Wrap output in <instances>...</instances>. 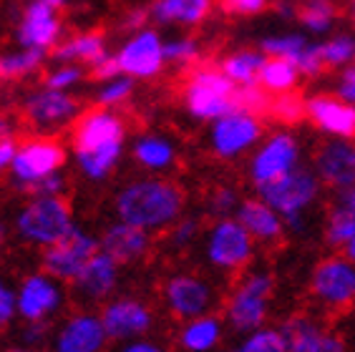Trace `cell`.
<instances>
[{"label":"cell","instance_id":"bcb514c9","mask_svg":"<svg viewBox=\"0 0 355 352\" xmlns=\"http://www.w3.org/2000/svg\"><path fill=\"white\" fill-rule=\"evenodd\" d=\"M18 143H21V139H18L13 118H8V116L0 114V174L13 164Z\"/></svg>","mask_w":355,"mask_h":352},{"label":"cell","instance_id":"ffe728a7","mask_svg":"<svg viewBox=\"0 0 355 352\" xmlns=\"http://www.w3.org/2000/svg\"><path fill=\"white\" fill-rule=\"evenodd\" d=\"M151 26H177L184 30L205 26L214 13V0H149Z\"/></svg>","mask_w":355,"mask_h":352},{"label":"cell","instance_id":"60d3db41","mask_svg":"<svg viewBox=\"0 0 355 352\" xmlns=\"http://www.w3.org/2000/svg\"><path fill=\"white\" fill-rule=\"evenodd\" d=\"M86 68L81 63H58L43 76V86L46 88H53V91H71L73 86L86 78Z\"/></svg>","mask_w":355,"mask_h":352},{"label":"cell","instance_id":"d4e9b609","mask_svg":"<svg viewBox=\"0 0 355 352\" xmlns=\"http://www.w3.org/2000/svg\"><path fill=\"white\" fill-rule=\"evenodd\" d=\"M109 53V38L103 30H78L73 35H63V41L51 51L55 63H81L94 66L98 58Z\"/></svg>","mask_w":355,"mask_h":352},{"label":"cell","instance_id":"836d02e7","mask_svg":"<svg viewBox=\"0 0 355 352\" xmlns=\"http://www.w3.org/2000/svg\"><path fill=\"white\" fill-rule=\"evenodd\" d=\"M121 149H123V141L106 143V146H98V149L76 154L78 156V166H81V171L89 179H106L114 171V166L119 164V159H121Z\"/></svg>","mask_w":355,"mask_h":352},{"label":"cell","instance_id":"b9f144b4","mask_svg":"<svg viewBox=\"0 0 355 352\" xmlns=\"http://www.w3.org/2000/svg\"><path fill=\"white\" fill-rule=\"evenodd\" d=\"M270 98L260 83H250V86H237V98H234V111H247L252 116H267L270 111Z\"/></svg>","mask_w":355,"mask_h":352},{"label":"cell","instance_id":"484cf974","mask_svg":"<svg viewBox=\"0 0 355 352\" xmlns=\"http://www.w3.org/2000/svg\"><path fill=\"white\" fill-rule=\"evenodd\" d=\"M239 224L247 229V234L262 244H280L285 237V227L277 211L265 204L262 199H245L239 204Z\"/></svg>","mask_w":355,"mask_h":352},{"label":"cell","instance_id":"ba28073f","mask_svg":"<svg viewBox=\"0 0 355 352\" xmlns=\"http://www.w3.org/2000/svg\"><path fill=\"white\" fill-rule=\"evenodd\" d=\"M21 111L23 121L31 129L51 134V131H58L76 121V116L81 114V101L71 91H53V88L43 86L41 91L26 96Z\"/></svg>","mask_w":355,"mask_h":352},{"label":"cell","instance_id":"91938a15","mask_svg":"<svg viewBox=\"0 0 355 352\" xmlns=\"http://www.w3.org/2000/svg\"><path fill=\"white\" fill-rule=\"evenodd\" d=\"M343 15L350 21V26L355 28V0H345V8H343Z\"/></svg>","mask_w":355,"mask_h":352},{"label":"cell","instance_id":"1f68e13d","mask_svg":"<svg viewBox=\"0 0 355 352\" xmlns=\"http://www.w3.org/2000/svg\"><path fill=\"white\" fill-rule=\"evenodd\" d=\"M219 335H222V325L214 315H202V317H194L187 322V327L179 335V342L184 350L191 352H205L209 347H214L219 342Z\"/></svg>","mask_w":355,"mask_h":352},{"label":"cell","instance_id":"ac0fdd59","mask_svg":"<svg viewBox=\"0 0 355 352\" xmlns=\"http://www.w3.org/2000/svg\"><path fill=\"white\" fill-rule=\"evenodd\" d=\"M297 164V141L287 131H277L262 143V149L252 159L254 184H272L295 169Z\"/></svg>","mask_w":355,"mask_h":352},{"label":"cell","instance_id":"7c38bea8","mask_svg":"<svg viewBox=\"0 0 355 352\" xmlns=\"http://www.w3.org/2000/svg\"><path fill=\"white\" fill-rule=\"evenodd\" d=\"M126 139V121L123 116L106 106H94L81 111L71 123V146L76 154L98 149L106 143H119Z\"/></svg>","mask_w":355,"mask_h":352},{"label":"cell","instance_id":"7bdbcfd3","mask_svg":"<svg viewBox=\"0 0 355 352\" xmlns=\"http://www.w3.org/2000/svg\"><path fill=\"white\" fill-rule=\"evenodd\" d=\"M199 231H202V222H199V219L179 217L171 227H166V244H169L174 252L187 249V247L199 237Z\"/></svg>","mask_w":355,"mask_h":352},{"label":"cell","instance_id":"e0dca14e","mask_svg":"<svg viewBox=\"0 0 355 352\" xmlns=\"http://www.w3.org/2000/svg\"><path fill=\"white\" fill-rule=\"evenodd\" d=\"M305 118L335 139L355 141V106L343 101L338 94H315L305 98Z\"/></svg>","mask_w":355,"mask_h":352},{"label":"cell","instance_id":"f35d334b","mask_svg":"<svg viewBox=\"0 0 355 352\" xmlns=\"http://www.w3.org/2000/svg\"><path fill=\"white\" fill-rule=\"evenodd\" d=\"M134 78L129 76H116V78H111V81H103L96 91V106H106V109H119L123 103L129 101L131 96H134Z\"/></svg>","mask_w":355,"mask_h":352},{"label":"cell","instance_id":"8d00e7d4","mask_svg":"<svg viewBox=\"0 0 355 352\" xmlns=\"http://www.w3.org/2000/svg\"><path fill=\"white\" fill-rule=\"evenodd\" d=\"M267 116L285 123V126H295V123H300L305 118V98L297 91H285V94L272 96Z\"/></svg>","mask_w":355,"mask_h":352},{"label":"cell","instance_id":"5bb4252c","mask_svg":"<svg viewBox=\"0 0 355 352\" xmlns=\"http://www.w3.org/2000/svg\"><path fill=\"white\" fill-rule=\"evenodd\" d=\"M315 174L330 189L340 191L355 184V141L353 139H322L313 154Z\"/></svg>","mask_w":355,"mask_h":352},{"label":"cell","instance_id":"6f0895ef","mask_svg":"<svg viewBox=\"0 0 355 352\" xmlns=\"http://www.w3.org/2000/svg\"><path fill=\"white\" fill-rule=\"evenodd\" d=\"M333 206H338V209H345L348 214H353V217H355V184H353V186H348V189L338 191V197H335Z\"/></svg>","mask_w":355,"mask_h":352},{"label":"cell","instance_id":"f6af8a7d","mask_svg":"<svg viewBox=\"0 0 355 352\" xmlns=\"http://www.w3.org/2000/svg\"><path fill=\"white\" fill-rule=\"evenodd\" d=\"M245 352H287V340L282 330H254L242 345Z\"/></svg>","mask_w":355,"mask_h":352},{"label":"cell","instance_id":"603a6c76","mask_svg":"<svg viewBox=\"0 0 355 352\" xmlns=\"http://www.w3.org/2000/svg\"><path fill=\"white\" fill-rule=\"evenodd\" d=\"M106 330H103L101 317L81 312L61 327L55 337V352H103L106 347Z\"/></svg>","mask_w":355,"mask_h":352},{"label":"cell","instance_id":"9a60e30c","mask_svg":"<svg viewBox=\"0 0 355 352\" xmlns=\"http://www.w3.org/2000/svg\"><path fill=\"white\" fill-rule=\"evenodd\" d=\"M262 139L260 116L247 111H230L219 116L212 126V149L219 159H232Z\"/></svg>","mask_w":355,"mask_h":352},{"label":"cell","instance_id":"9f6ffc18","mask_svg":"<svg viewBox=\"0 0 355 352\" xmlns=\"http://www.w3.org/2000/svg\"><path fill=\"white\" fill-rule=\"evenodd\" d=\"M46 332H48L46 319H28V327L23 330V340H26L28 345H33V342L46 340Z\"/></svg>","mask_w":355,"mask_h":352},{"label":"cell","instance_id":"003e7915","mask_svg":"<svg viewBox=\"0 0 355 352\" xmlns=\"http://www.w3.org/2000/svg\"><path fill=\"white\" fill-rule=\"evenodd\" d=\"M23 3H28V0H23Z\"/></svg>","mask_w":355,"mask_h":352},{"label":"cell","instance_id":"d6986e66","mask_svg":"<svg viewBox=\"0 0 355 352\" xmlns=\"http://www.w3.org/2000/svg\"><path fill=\"white\" fill-rule=\"evenodd\" d=\"M287 340V352H345V340L328 332L313 317L295 315L280 327Z\"/></svg>","mask_w":355,"mask_h":352},{"label":"cell","instance_id":"f546056e","mask_svg":"<svg viewBox=\"0 0 355 352\" xmlns=\"http://www.w3.org/2000/svg\"><path fill=\"white\" fill-rule=\"evenodd\" d=\"M46 53L33 51V48H10L0 51V83H18L31 76L41 73Z\"/></svg>","mask_w":355,"mask_h":352},{"label":"cell","instance_id":"e7e4bbea","mask_svg":"<svg viewBox=\"0 0 355 352\" xmlns=\"http://www.w3.org/2000/svg\"><path fill=\"white\" fill-rule=\"evenodd\" d=\"M6 352H35V350H26V347H13V350H6Z\"/></svg>","mask_w":355,"mask_h":352},{"label":"cell","instance_id":"5b68a950","mask_svg":"<svg viewBox=\"0 0 355 352\" xmlns=\"http://www.w3.org/2000/svg\"><path fill=\"white\" fill-rule=\"evenodd\" d=\"M63 33H66V23L61 10L46 0H28L15 15L13 38L21 48L51 53L63 41Z\"/></svg>","mask_w":355,"mask_h":352},{"label":"cell","instance_id":"9c48e42d","mask_svg":"<svg viewBox=\"0 0 355 352\" xmlns=\"http://www.w3.org/2000/svg\"><path fill=\"white\" fill-rule=\"evenodd\" d=\"M320 191V179L310 169H293L272 184H260L257 194L265 204H270L282 217H295L308 209Z\"/></svg>","mask_w":355,"mask_h":352},{"label":"cell","instance_id":"03108f58","mask_svg":"<svg viewBox=\"0 0 355 352\" xmlns=\"http://www.w3.org/2000/svg\"><path fill=\"white\" fill-rule=\"evenodd\" d=\"M230 352H245V350H230Z\"/></svg>","mask_w":355,"mask_h":352},{"label":"cell","instance_id":"6da1fadb","mask_svg":"<svg viewBox=\"0 0 355 352\" xmlns=\"http://www.w3.org/2000/svg\"><path fill=\"white\" fill-rule=\"evenodd\" d=\"M187 191L169 179H141L123 186L116 197V214L121 222L146 231L166 229L184 211Z\"/></svg>","mask_w":355,"mask_h":352},{"label":"cell","instance_id":"ab89813d","mask_svg":"<svg viewBox=\"0 0 355 352\" xmlns=\"http://www.w3.org/2000/svg\"><path fill=\"white\" fill-rule=\"evenodd\" d=\"M353 237H355V217L348 214L345 209L330 206L328 227H325V242L330 247H335V249H343Z\"/></svg>","mask_w":355,"mask_h":352},{"label":"cell","instance_id":"8992f818","mask_svg":"<svg viewBox=\"0 0 355 352\" xmlns=\"http://www.w3.org/2000/svg\"><path fill=\"white\" fill-rule=\"evenodd\" d=\"M272 292L275 279L267 272H254L239 279L227 299V317L234 330H257L267 317V305H270Z\"/></svg>","mask_w":355,"mask_h":352},{"label":"cell","instance_id":"f907efd6","mask_svg":"<svg viewBox=\"0 0 355 352\" xmlns=\"http://www.w3.org/2000/svg\"><path fill=\"white\" fill-rule=\"evenodd\" d=\"M146 26H151L149 8L146 6H129L119 18V28L123 33H137V30H141Z\"/></svg>","mask_w":355,"mask_h":352},{"label":"cell","instance_id":"4dcf8cb0","mask_svg":"<svg viewBox=\"0 0 355 352\" xmlns=\"http://www.w3.org/2000/svg\"><path fill=\"white\" fill-rule=\"evenodd\" d=\"M257 83H260L270 96L285 94V91H295L297 83H300V71H297V66H295L293 61H287V58L267 55V61H265V66H262Z\"/></svg>","mask_w":355,"mask_h":352},{"label":"cell","instance_id":"ee69618b","mask_svg":"<svg viewBox=\"0 0 355 352\" xmlns=\"http://www.w3.org/2000/svg\"><path fill=\"white\" fill-rule=\"evenodd\" d=\"M214 6L230 18H257L270 10L272 0H214Z\"/></svg>","mask_w":355,"mask_h":352},{"label":"cell","instance_id":"52a82bcc","mask_svg":"<svg viewBox=\"0 0 355 352\" xmlns=\"http://www.w3.org/2000/svg\"><path fill=\"white\" fill-rule=\"evenodd\" d=\"M123 76L134 81H151L162 76L166 68L164 61V38L157 28H141L137 33H129V38L114 51Z\"/></svg>","mask_w":355,"mask_h":352},{"label":"cell","instance_id":"3957f363","mask_svg":"<svg viewBox=\"0 0 355 352\" xmlns=\"http://www.w3.org/2000/svg\"><path fill=\"white\" fill-rule=\"evenodd\" d=\"M15 229L26 242L51 247L73 229V209L66 194L61 197H41L23 206L15 219Z\"/></svg>","mask_w":355,"mask_h":352},{"label":"cell","instance_id":"e575fe53","mask_svg":"<svg viewBox=\"0 0 355 352\" xmlns=\"http://www.w3.org/2000/svg\"><path fill=\"white\" fill-rule=\"evenodd\" d=\"M134 159L146 169H166L174 164V149L162 136H144L134 143Z\"/></svg>","mask_w":355,"mask_h":352},{"label":"cell","instance_id":"d590c367","mask_svg":"<svg viewBox=\"0 0 355 352\" xmlns=\"http://www.w3.org/2000/svg\"><path fill=\"white\" fill-rule=\"evenodd\" d=\"M164 61L174 68H191L202 63V43L194 35H177L164 41Z\"/></svg>","mask_w":355,"mask_h":352},{"label":"cell","instance_id":"4fadbf2b","mask_svg":"<svg viewBox=\"0 0 355 352\" xmlns=\"http://www.w3.org/2000/svg\"><path fill=\"white\" fill-rule=\"evenodd\" d=\"M98 249H101V244L96 242L91 234L78 231L73 227L63 239L46 247L41 259L43 272L48 277L61 279V282H73L76 274L83 270V264L89 262Z\"/></svg>","mask_w":355,"mask_h":352},{"label":"cell","instance_id":"c3c4849f","mask_svg":"<svg viewBox=\"0 0 355 352\" xmlns=\"http://www.w3.org/2000/svg\"><path fill=\"white\" fill-rule=\"evenodd\" d=\"M234 206H237V191L230 186H214L207 197V211L214 219L227 217L230 211H234Z\"/></svg>","mask_w":355,"mask_h":352},{"label":"cell","instance_id":"681fc988","mask_svg":"<svg viewBox=\"0 0 355 352\" xmlns=\"http://www.w3.org/2000/svg\"><path fill=\"white\" fill-rule=\"evenodd\" d=\"M295 66L300 71V76H308V78H318L322 71H328L325 63H322V55H320V43H313L310 41L308 46L302 48L300 55L295 58Z\"/></svg>","mask_w":355,"mask_h":352},{"label":"cell","instance_id":"db71d44e","mask_svg":"<svg viewBox=\"0 0 355 352\" xmlns=\"http://www.w3.org/2000/svg\"><path fill=\"white\" fill-rule=\"evenodd\" d=\"M15 310H18V299H15L13 292L0 282V327L8 325V322L13 319Z\"/></svg>","mask_w":355,"mask_h":352},{"label":"cell","instance_id":"f1b7e54d","mask_svg":"<svg viewBox=\"0 0 355 352\" xmlns=\"http://www.w3.org/2000/svg\"><path fill=\"white\" fill-rule=\"evenodd\" d=\"M265 61L267 55L260 48H237V51H230V53L222 55L217 66L232 83L250 86V83H257Z\"/></svg>","mask_w":355,"mask_h":352},{"label":"cell","instance_id":"680465c9","mask_svg":"<svg viewBox=\"0 0 355 352\" xmlns=\"http://www.w3.org/2000/svg\"><path fill=\"white\" fill-rule=\"evenodd\" d=\"M123 352H162L157 345H149V342H137V345H129Z\"/></svg>","mask_w":355,"mask_h":352},{"label":"cell","instance_id":"44dd1931","mask_svg":"<svg viewBox=\"0 0 355 352\" xmlns=\"http://www.w3.org/2000/svg\"><path fill=\"white\" fill-rule=\"evenodd\" d=\"M101 322L111 340H126L149 332L154 315L139 299H116L103 307Z\"/></svg>","mask_w":355,"mask_h":352},{"label":"cell","instance_id":"30bf717a","mask_svg":"<svg viewBox=\"0 0 355 352\" xmlns=\"http://www.w3.org/2000/svg\"><path fill=\"white\" fill-rule=\"evenodd\" d=\"M254 239L247 234V229L232 219H219L209 231L207 239V257L222 272L237 274L252 262Z\"/></svg>","mask_w":355,"mask_h":352},{"label":"cell","instance_id":"4316f807","mask_svg":"<svg viewBox=\"0 0 355 352\" xmlns=\"http://www.w3.org/2000/svg\"><path fill=\"white\" fill-rule=\"evenodd\" d=\"M58 305H61V292L46 274L28 277L18 292V312L26 319H46L48 312H53Z\"/></svg>","mask_w":355,"mask_h":352},{"label":"cell","instance_id":"8fae6325","mask_svg":"<svg viewBox=\"0 0 355 352\" xmlns=\"http://www.w3.org/2000/svg\"><path fill=\"white\" fill-rule=\"evenodd\" d=\"M66 164V149L53 136H35L18 143V151L13 156L10 171H13L15 184L38 182L43 176L55 174Z\"/></svg>","mask_w":355,"mask_h":352},{"label":"cell","instance_id":"7a4b0ae2","mask_svg":"<svg viewBox=\"0 0 355 352\" xmlns=\"http://www.w3.org/2000/svg\"><path fill=\"white\" fill-rule=\"evenodd\" d=\"M179 94L187 114L197 121H217L219 116L237 109V83L230 81L217 63H197L187 68Z\"/></svg>","mask_w":355,"mask_h":352},{"label":"cell","instance_id":"277c9868","mask_svg":"<svg viewBox=\"0 0 355 352\" xmlns=\"http://www.w3.org/2000/svg\"><path fill=\"white\" fill-rule=\"evenodd\" d=\"M310 294L322 310L348 312L355 305V264L340 254L318 262L310 274Z\"/></svg>","mask_w":355,"mask_h":352},{"label":"cell","instance_id":"f5cc1de1","mask_svg":"<svg viewBox=\"0 0 355 352\" xmlns=\"http://www.w3.org/2000/svg\"><path fill=\"white\" fill-rule=\"evenodd\" d=\"M335 94L340 96L343 101H348L355 106V63L345 66L340 71V78H338V88H335Z\"/></svg>","mask_w":355,"mask_h":352},{"label":"cell","instance_id":"cb8c5ba5","mask_svg":"<svg viewBox=\"0 0 355 352\" xmlns=\"http://www.w3.org/2000/svg\"><path fill=\"white\" fill-rule=\"evenodd\" d=\"M116 267L119 264L106 252L98 249L89 262L83 264V270L76 274L71 287H73V292L78 297L89 299V302L103 299L114 290V285H116Z\"/></svg>","mask_w":355,"mask_h":352},{"label":"cell","instance_id":"6125c7cd","mask_svg":"<svg viewBox=\"0 0 355 352\" xmlns=\"http://www.w3.org/2000/svg\"><path fill=\"white\" fill-rule=\"evenodd\" d=\"M46 3H51V6H53V8H58V10H63V8L69 6L71 0H46Z\"/></svg>","mask_w":355,"mask_h":352},{"label":"cell","instance_id":"94428289","mask_svg":"<svg viewBox=\"0 0 355 352\" xmlns=\"http://www.w3.org/2000/svg\"><path fill=\"white\" fill-rule=\"evenodd\" d=\"M343 257H348V259H350V262H353V264H355V237H353V239H350V242H348V244H345V247H343Z\"/></svg>","mask_w":355,"mask_h":352},{"label":"cell","instance_id":"7dc6e473","mask_svg":"<svg viewBox=\"0 0 355 352\" xmlns=\"http://www.w3.org/2000/svg\"><path fill=\"white\" fill-rule=\"evenodd\" d=\"M18 189H21L23 194H28V197H33V199L61 197V194H66V179H63V176H58V171H55V174L43 176V179H38V182L21 184Z\"/></svg>","mask_w":355,"mask_h":352},{"label":"cell","instance_id":"83f0119b","mask_svg":"<svg viewBox=\"0 0 355 352\" xmlns=\"http://www.w3.org/2000/svg\"><path fill=\"white\" fill-rule=\"evenodd\" d=\"M340 18L343 8L338 0H297V23L302 33L328 35Z\"/></svg>","mask_w":355,"mask_h":352},{"label":"cell","instance_id":"7402d4cb","mask_svg":"<svg viewBox=\"0 0 355 352\" xmlns=\"http://www.w3.org/2000/svg\"><path fill=\"white\" fill-rule=\"evenodd\" d=\"M154 247V239L146 229L129 222L111 224L101 237V252H106L116 264H129L144 259Z\"/></svg>","mask_w":355,"mask_h":352},{"label":"cell","instance_id":"d6a6232c","mask_svg":"<svg viewBox=\"0 0 355 352\" xmlns=\"http://www.w3.org/2000/svg\"><path fill=\"white\" fill-rule=\"evenodd\" d=\"M320 55L328 71H343L345 66L355 63V33L338 30L320 41Z\"/></svg>","mask_w":355,"mask_h":352},{"label":"cell","instance_id":"74e56055","mask_svg":"<svg viewBox=\"0 0 355 352\" xmlns=\"http://www.w3.org/2000/svg\"><path fill=\"white\" fill-rule=\"evenodd\" d=\"M308 43H310L308 33H275V35H265V38H262L260 51L265 55H275V58L295 61Z\"/></svg>","mask_w":355,"mask_h":352},{"label":"cell","instance_id":"2e32d148","mask_svg":"<svg viewBox=\"0 0 355 352\" xmlns=\"http://www.w3.org/2000/svg\"><path fill=\"white\" fill-rule=\"evenodd\" d=\"M164 302L171 317H177L179 322H189L212 310L214 292L205 279L194 274H174L164 285Z\"/></svg>","mask_w":355,"mask_h":352},{"label":"cell","instance_id":"11a10c76","mask_svg":"<svg viewBox=\"0 0 355 352\" xmlns=\"http://www.w3.org/2000/svg\"><path fill=\"white\" fill-rule=\"evenodd\" d=\"M270 10H272L280 21H287V23L297 21V0H272Z\"/></svg>","mask_w":355,"mask_h":352},{"label":"cell","instance_id":"816d5d0a","mask_svg":"<svg viewBox=\"0 0 355 352\" xmlns=\"http://www.w3.org/2000/svg\"><path fill=\"white\" fill-rule=\"evenodd\" d=\"M89 78L91 81H98V83H103V81H111V78H116V76H121V68H119V61H116V55L111 53H106L103 58H98V61L94 63V66H89Z\"/></svg>","mask_w":355,"mask_h":352},{"label":"cell","instance_id":"be15d7a7","mask_svg":"<svg viewBox=\"0 0 355 352\" xmlns=\"http://www.w3.org/2000/svg\"><path fill=\"white\" fill-rule=\"evenodd\" d=\"M6 237H8V229H6V224L0 222V249L6 247Z\"/></svg>","mask_w":355,"mask_h":352}]
</instances>
